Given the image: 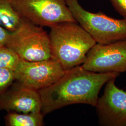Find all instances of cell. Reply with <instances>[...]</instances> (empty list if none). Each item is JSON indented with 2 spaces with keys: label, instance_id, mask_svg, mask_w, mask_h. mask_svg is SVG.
<instances>
[{
  "label": "cell",
  "instance_id": "6da1fadb",
  "mask_svg": "<svg viewBox=\"0 0 126 126\" xmlns=\"http://www.w3.org/2000/svg\"><path fill=\"white\" fill-rule=\"evenodd\" d=\"M118 72L99 73L88 71L81 65L66 71L58 81L39 91L44 115L64 107L83 104L95 107L100 91Z\"/></svg>",
  "mask_w": 126,
  "mask_h": 126
},
{
  "label": "cell",
  "instance_id": "7a4b0ae2",
  "mask_svg": "<svg viewBox=\"0 0 126 126\" xmlns=\"http://www.w3.org/2000/svg\"><path fill=\"white\" fill-rule=\"evenodd\" d=\"M50 28L51 57L65 71L82 65L89 51L97 44L76 22H62Z\"/></svg>",
  "mask_w": 126,
  "mask_h": 126
},
{
  "label": "cell",
  "instance_id": "3957f363",
  "mask_svg": "<svg viewBox=\"0 0 126 126\" xmlns=\"http://www.w3.org/2000/svg\"><path fill=\"white\" fill-rule=\"evenodd\" d=\"M75 21L97 44L107 45L126 39V19L109 16L101 11L93 13L85 9L79 0H65Z\"/></svg>",
  "mask_w": 126,
  "mask_h": 126
},
{
  "label": "cell",
  "instance_id": "277c9868",
  "mask_svg": "<svg viewBox=\"0 0 126 126\" xmlns=\"http://www.w3.org/2000/svg\"><path fill=\"white\" fill-rule=\"evenodd\" d=\"M6 46L25 61H41L51 58L49 34L43 27L25 18L18 29L11 32Z\"/></svg>",
  "mask_w": 126,
  "mask_h": 126
},
{
  "label": "cell",
  "instance_id": "5b68a950",
  "mask_svg": "<svg viewBox=\"0 0 126 126\" xmlns=\"http://www.w3.org/2000/svg\"><path fill=\"white\" fill-rule=\"evenodd\" d=\"M14 9L23 18L41 27L76 22L65 0H11Z\"/></svg>",
  "mask_w": 126,
  "mask_h": 126
},
{
  "label": "cell",
  "instance_id": "8992f818",
  "mask_svg": "<svg viewBox=\"0 0 126 126\" xmlns=\"http://www.w3.org/2000/svg\"><path fill=\"white\" fill-rule=\"evenodd\" d=\"M65 72L59 62L51 57L36 61L20 59L14 73L16 82L39 91L58 81Z\"/></svg>",
  "mask_w": 126,
  "mask_h": 126
},
{
  "label": "cell",
  "instance_id": "52a82bcc",
  "mask_svg": "<svg viewBox=\"0 0 126 126\" xmlns=\"http://www.w3.org/2000/svg\"><path fill=\"white\" fill-rule=\"evenodd\" d=\"M81 66L95 72H126V39L107 45L96 44Z\"/></svg>",
  "mask_w": 126,
  "mask_h": 126
},
{
  "label": "cell",
  "instance_id": "ba28073f",
  "mask_svg": "<svg viewBox=\"0 0 126 126\" xmlns=\"http://www.w3.org/2000/svg\"><path fill=\"white\" fill-rule=\"evenodd\" d=\"M115 79L107 82L95 106L100 126H126V92L116 85Z\"/></svg>",
  "mask_w": 126,
  "mask_h": 126
},
{
  "label": "cell",
  "instance_id": "9c48e42d",
  "mask_svg": "<svg viewBox=\"0 0 126 126\" xmlns=\"http://www.w3.org/2000/svg\"><path fill=\"white\" fill-rule=\"evenodd\" d=\"M42 102L38 91L13 83L0 96V110L18 113L41 112Z\"/></svg>",
  "mask_w": 126,
  "mask_h": 126
},
{
  "label": "cell",
  "instance_id": "30bf717a",
  "mask_svg": "<svg viewBox=\"0 0 126 126\" xmlns=\"http://www.w3.org/2000/svg\"><path fill=\"white\" fill-rule=\"evenodd\" d=\"M23 18L14 9L11 0H0V25L10 32L16 31Z\"/></svg>",
  "mask_w": 126,
  "mask_h": 126
},
{
  "label": "cell",
  "instance_id": "8fae6325",
  "mask_svg": "<svg viewBox=\"0 0 126 126\" xmlns=\"http://www.w3.org/2000/svg\"><path fill=\"white\" fill-rule=\"evenodd\" d=\"M44 116L42 112H9L5 116V122L8 126H42L44 124Z\"/></svg>",
  "mask_w": 126,
  "mask_h": 126
},
{
  "label": "cell",
  "instance_id": "7c38bea8",
  "mask_svg": "<svg viewBox=\"0 0 126 126\" xmlns=\"http://www.w3.org/2000/svg\"><path fill=\"white\" fill-rule=\"evenodd\" d=\"M20 59L14 51L6 46L0 47V68L15 71Z\"/></svg>",
  "mask_w": 126,
  "mask_h": 126
},
{
  "label": "cell",
  "instance_id": "4fadbf2b",
  "mask_svg": "<svg viewBox=\"0 0 126 126\" xmlns=\"http://www.w3.org/2000/svg\"><path fill=\"white\" fill-rule=\"evenodd\" d=\"M15 80L14 71L0 68V96L7 90Z\"/></svg>",
  "mask_w": 126,
  "mask_h": 126
},
{
  "label": "cell",
  "instance_id": "5bb4252c",
  "mask_svg": "<svg viewBox=\"0 0 126 126\" xmlns=\"http://www.w3.org/2000/svg\"><path fill=\"white\" fill-rule=\"evenodd\" d=\"M114 9L126 19V0H109Z\"/></svg>",
  "mask_w": 126,
  "mask_h": 126
},
{
  "label": "cell",
  "instance_id": "9a60e30c",
  "mask_svg": "<svg viewBox=\"0 0 126 126\" xmlns=\"http://www.w3.org/2000/svg\"><path fill=\"white\" fill-rule=\"evenodd\" d=\"M10 32L0 25V47L6 46L10 35Z\"/></svg>",
  "mask_w": 126,
  "mask_h": 126
}]
</instances>
